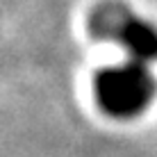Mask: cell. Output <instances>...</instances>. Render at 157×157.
<instances>
[{"instance_id": "obj_1", "label": "cell", "mask_w": 157, "mask_h": 157, "mask_svg": "<svg viewBox=\"0 0 157 157\" xmlns=\"http://www.w3.org/2000/svg\"><path fill=\"white\" fill-rule=\"evenodd\" d=\"M94 96L107 116L128 121L148 112L157 96V80L148 64L125 59L98 71Z\"/></svg>"}, {"instance_id": "obj_2", "label": "cell", "mask_w": 157, "mask_h": 157, "mask_svg": "<svg viewBox=\"0 0 157 157\" xmlns=\"http://www.w3.org/2000/svg\"><path fill=\"white\" fill-rule=\"evenodd\" d=\"M89 32L96 39L118 43L132 62L148 66L157 62V25L121 2L98 5L89 16Z\"/></svg>"}]
</instances>
